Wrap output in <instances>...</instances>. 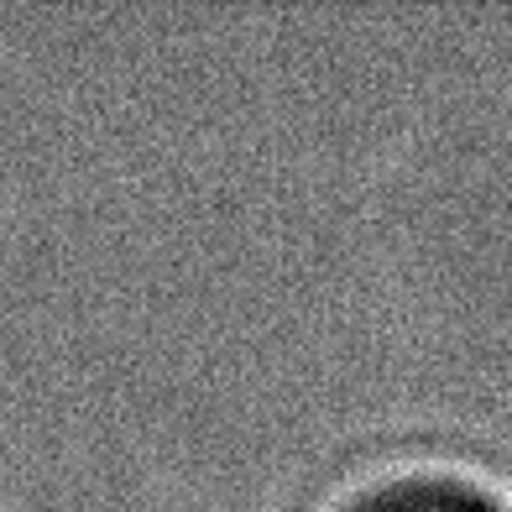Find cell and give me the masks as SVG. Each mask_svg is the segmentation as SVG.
Instances as JSON below:
<instances>
[{
	"label": "cell",
	"instance_id": "obj_1",
	"mask_svg": "<svg viewBox=\"0 0 512 512\" xmlns=\"http://www.w3.org/2000/svg\"><path fill=\"white\" fill-rule=\"evenodd\" d=\"M345 512H497L492 497H481L476 486L450 481V476H408L366 492L356 507Z\"/></svg>",
	"mask_w": 512,
	"mask_h": 512
}]
</instances>
